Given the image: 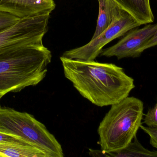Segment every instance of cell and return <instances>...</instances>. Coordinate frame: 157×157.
Listing matches in <instances>:
<instances>
[{
  "label": "cell",
  "instance_id": "6da1fadb",
  "mask_svg": "<svg viewBox=\"0 0 157 157\" xmlns=\"http://www.w3.org/2000/svg\"><path fill=\"white\" fill-rule=\"evenodd\" d=\"M65 77L85 98L98 107L112 106L129 96L134 80L123 68L112 63L61 56Z\"/></svg>",
  "mask_w": 157,
  "mask_h": 157
},
{
  "label": "cell",
  "instance_id": "52a82bcc",
  "mask_svg": "<svg viewBox=\"0 0 157 157\" xmlns=\"http://www.w3.org/2000/svg\"><path fill=\"white\" fill-rule=\"evenodd\" d=\"M157 30V23L148 24L141 29H133L119 42L108 49H102L101 56H115L118 60L125 58H137L143 52L144 45L154 36Z\"/></svg>",
  "mask_w": 157,
  "mask_h": 157
},
{
  "label": "cell",
  "instance_id": "7a4b0ae2",
  "mask_svg": "<svg viewBox=\"0 0 157 157\" xmlns=\"http://www.w3.org/2000/svg\"><path fill=\"white\" fill-rule=\"evenodd\" d=\"M52 58L51 52L43 43L0 52V100L7 93L39 84L46 77Z\"/></svg>",
  "mask_w": 157,
  "mask_h": 157
},
{
  "label": "cell",
  "instance_id": "5b68a950",
  "mask_svg": "<svg viewBox=\"0 0 157 157\" xmlns=\"http://www.w3.org/2000/svg\"><path fill=\"white\" fill-rule=\"evenodd\" d=\"M141 26L132 16L124 11L104 31L91 39L86 45L65 52L63 57L80 61H94L109 42L125 35L131 29Z\"/></svg>",
  "mask_w": 157,
  "mask_h": 157
},
{
  "label": "cell",
  "instance_id": "8992f818",
  "mask_svg": "<svg viewBox=\"0 0 157 157\" xmlns=\"http://www.w3.org/2000/svg\"><path fill=\"white\" fill-rule=\"evenodd\" d=\"M50 13L21 18L0 33V52L29 44H42L48 31Z\"/></svg>",
  "mask_w": 157,
  "mask_h": 157
},
{
  "label": "cell",
  "instance_id": "3957f363",
  "mask_svg": "<svg viewBox=\"0 0 157 157\" xmlns=\"http://www.w3.org/2000/svg\"><path fill=\"white\" fill-rule=\"evenodd\" d=\"M144 110L143 101L135 97L112 105L98 128L101 150H119L132 142L142 125Z\"/></svg>",
  "mask_w": 157,
  "mask_h": 157
},
{
  "label": "cell",
  "instance_id": "30bf717a",
  "mask_svg": "<svg viewBox=\"0 0 157 157\" xmlns=\"http://www.w3.org/2000/svg\"><path fill=\"white\" fill-rule=\"evenodd\" d=\"M133 139V142L122 149L110 152L90 149L89 155L94 157H157V151H150L145 148L136 136Z\"/></svg>",
  "mask_w": 157,
  "mask_h": 157
},
{
  "label": "cell",
  "instance_id": "2e32d148",
  "mask_svg": "<svg viewBox=\"0 0 157 157\" xmlns=\"http://www.w3.org/2000/svg\"><path fill=\"white\" fill-rule=\"evenodd\" d=\"M140 128L147 134L150 137V144L155 148H157V129L141 125Z\"/></svg>",
  "mask_w": 157,
  "mask_h": 157
},
{
  "label": "cell",
  "instance_id": "7c38bea8",
  "mask_svg": "<svg viewBox=\"0 0 157 157\" xmlns=\"http://www.w3.org/2000/svg\"><path fill=\"white\" fill-rule=\"evenodd\" d=\"M0 157H48L43 151L30 145L0 143Z\"/></svg>",
  "mask_w": 157,
  "mask_h": 157
},
{
  "label": "cell",
  "instance_id": "ba28073f",
  "mask_svg": "<svg viewBox=\"0 0 157 157\" xmlns=\"http://www.w3.org/2000/svg\"><path fill=\"white\" fill-rule=\"evenodd\" d=\"M55 6L53 0H0V11L20 18L51 14Z\"/></svg>",
  "mask_w": 157,
  "mask_h": 157
},
{
  "label": "cell",
  "instance_id": "277c9868",
  "mask_svg": "<svg viewBox=\"0 0 157 157\" xmlns=\"http://www.w3.org/2000/svg\"><path fill=\"white\" fill-rule=\"evenodd\" d=\"M0 132L21 137L48 157H63L60 144L33 115L11 108H0Z\"/></svg>",
  "mask_w": 157,
  "mask_h": 157
},
{
  "label": "cell",
  "instance_id": "ac0fdd59",
  "mask_svg": "<svg viewBox=\"0 0 157 157\" xmlns=\"http://www.w3.org/2000/svg\"><path fill=\"white\" fill-rule=\"evenodd\" d=\"M2 108V107H1V104H0V108Z\"/></svg>",
  "mask_w": 157,
  "mask_h": 157
},
{
  "label": "cell",
  "instance_id": "5bb4252c",
  "mask_svg": "<svg viewBox=\"0 0 157 157\" xmlns=\"http://www.w3.org/2000/svg\"><path fill=\"white\" fill-rule=\"evenodd\" d=\"M143 120V123L147 127L157 129V102L153 108L148 109Z\"/></svg>",
  "mask_w": 157,
  "mask_h": 157
},
{
  "label": "cell",
  "instance_id": "9a60e30c",
  "mask_svg": "<svg viewBox=\"0 0 157 157\" xmlns=\"http://www.w3.org/2000/svg\"><path fill=\"white\" fill-rule=\"evenodd\" d=\"M0 143H11L30 145L33 146L25 140H23L21 137L8 134L1 132H0Z\"/></svg>",
  "mask_w": 157,
  "mask_h": 157
},
{
  "label": "cell",
  "instance_id": "4fadbf2b",
  "mask_svg": "<svg viewBox=\"0 0 157 157\" xmlns=\"http://www.w3.org/2000/svg\"><path fill=\"white\" fill-rule=\"evenodd\" d=\"M21 18L0 11V33L16 24Z\"/></svg>",
  "mask_w": 157,
  "mask_h": 157
},
{
  "label": "cell",
  "instance_id": "e0dca14e",
  "mask_svg": "<svg viewBox=\"0 0 157 157\" xmlns=\"http://www.w3.org/2000/svg\"><path fill=\"white\" fill-rule=\"evenodd\" d=\"M156 46H157V30L154 34V36L142 48V52H144L145 50L147 49Z\"/></svg>",
  "mask_w": 157,
  "mask_h": 157
},
{
  "label": "cell",
  "instance_id": "8fae6325",
  "mask_svg": "<svg viewBox=\"0 0 157 157\" xmlns=\"http://www.w3.org/2000/svg\"><path fill=\"white\" fill-rule=\"evenodd\" d=\"M98 2L99 6L98 17L92 39L107 29L113 20L124 11L113 0H98Z\"/></svg>",
  "mask_w": 157,
  "mask_h": 157
},
{
  "label": "cell",
  "instance_id": "9c48e42d",
  "mask_svg": "<svg viewBox=\"0 0 157 157\" xmlns=\"http://www.w3.org/2000/svg\"><path fill=\"white\" fill-rule=\"evenodd\" d=\"M141 25L153 23L155 17L150 0H113Z\"/></svg>",
  "mask_w": 157,
  "mask_h": 157
}]
</instances>
